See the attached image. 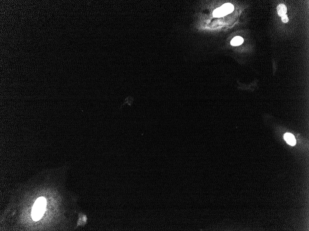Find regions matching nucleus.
Here are the masks:
<instances>
[{"label": "nucleus", "mask_w": 309, "mask_h": 231, "mask_svg": "<svg viewBox=\"0 0 309 231\" xmlns=\"http://www.w3.org/2000/svg\"><path fill=\"white\" fill-rule=\"evenodd\" d=\"M46 205V199L43 197L37 198L32 207V216L34 221L40 220L44 215Z\"/></svg>", "instance_id": "nucleus-1"}, {"label": "nucleus", "mask_w": 309, "mask_h": 231, "mask_svg": "<svg viewBox=\"0 0 309 231\" xmlns=\"http://www.w3.org/2000/svg\"><path fill=\"white\" fill-rule=\"evenodd\" d=\"M281 19L282 21L284 23H287L289 21V19L288 18L287 15H285L283 16L282 17H281Z\"/></svg>", "instance_id": "nucleus-6"}, {"label": "nucleus", "mask_w": 309, "mask_h": 231, "mask_svg": "<svg viewBox=\"0 0 309 231\" xmlns=\"http://www.w3.org/2000/svg\"><path fill=\"white\" fill-rule=\"evenodd\" d=\"M243 41H244L243 39L241 36H236L234 39H232L230 42V44L232 46H239L243 43Z\"/></svg>", "instance_id": "nucleus-5"}, {"label": "nucleus", "mask_w": 309, "mask_h": 231, "mask_svg": "<svg viewBox=\"0 0 309 231\" xmlns=\"http://www.w3.org/2000/svg\"><path fill=\"white\" fill-rule=\"evenodd\" d=\"M220 8L224 16L227 15L233 12L234 9V6L231 4V3H225L220 7Z\"/></svg>", "instance_id": "nucleus-2"}, {"label": "nucleus", "mask_w": 309, "mask_h": 231, "mask_svg": "<svg viewBox=\"0 0 309 231\" xmlns=\"http://www.w3.org/2000/svg\"><path fill=\"white\" fill-rule=\"evenodd\" d=\"M284 138L288 144L293 146L296 144V140L293 134L290 133H286L284 136Z\"/></svg>", "instance_id": "nucleus-3"}, {"label": "nucleus", "mask_w": 309, "mask_h": 231, "mask_svg": "<svg viewBox=\"0 0 309 231\" xmlns=\"http://www.w3.org/2000/svg\"><path fill=\"white\" fill-rule=\"evenodd\" d=\"M277 11L278 15L280 17H282L286 14L287 12V6L284 4H280L277 6Z\"/></svg>", "instance_id": "nucleus-4"}]
</instances>
